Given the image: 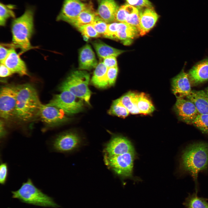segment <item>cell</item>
Instances as JSON below:
<instances>
[{
	"label": "cell",
	"mask_w": 208,
	"mask_h": 208,
	"mask_svg": "<svg viewBox=\"0 0 208 208\" xmlns=\"http://www.w3.org/2000/svg\"><path fill=\"white\" fill-rule=\"evenodd\" d=\"M87 6L79 0H64L57 20L64 21L70 24Z\"/></svg>",
	"instance_id": "12"
},
{
	"label": "cell",
	"mask_w": 208,
	"mask_h": 208,
	"mask_svg": "<svg viewBox=\"0 0 208 208\" xmlns=\"http://www.w3.org/2000/svg\"><path fill=\"white\" fill-rule=\"evenodd\" d=\"M126 9L125 5L119 8L115 16V21L119 22H125L126 18Z\"/></svg>",
	"instance_id": "38"
},
{
	"label": "cell",
	"mask_w": 208,
	"mask_h": 208,
	"mask_svg": "<svg viewBox=\"0 0 208 208\" xmlns=\"http://www.w3.org/2000/svg\"><path fill=\"white\" fill-rule=\"evenodd\" d=\"M118 23L114 22L107 24L105 37L111 39H116Z\"/></svg>",
	"instance_id": "36"
},
{
	"label": "cell",
	"mask_w": 208,
	"mask_h": 208,
	"mask_svg": "<svg viewBox=\"0 0 208 208\" xmlns=\"http://www.w3.org/2000/svg\"><path fill=\"white\" fill-rule=\"evenodd\" d=\"M79 60L80 70H90L95 68L97 65L94 53L88 44H86L80 49Z\"/></svg>",
	"instance_id": "19"
},
{
	"label": "cell",
	"mask_w": 208,
	"mask_h": 208,
	"mask_svg": "<svg viewBox=\"0 0 208 208\" xmlns=\"http://www.w3.org/2000/svg\"><path fill=\"white\" fill-rule=\"evenodd\" d=\"M116 57L113 56L107 57L103 59L102 62L107 68L118 66Z\"/></svg>",
	"instance_id": "39"
},
{
	"label": "cell",
	"mask_w": 208,
	"mask_h": 208,
	"mask_svg": "<svg viewBox=\"0 0 208 208\" xmlns=\"http://www.w3.org/2000/svg\"><path fill=\"white\" fill-rule=\"evenodd\" d=\"M103 157L105 164L118 176L122 179L132 176L135 151L116 155H104Z\"/></svg>",
	"instance_id": "6"
},
{
	"label": "cell",
	"mask_w": 208,
	"mask_h": 208,
	"mask_svg": "<svg viewBox=\"0 0 208 208\" xmlns=\"http://www.w3.org/2000/svg\"><path fill=\"white\" fill-rule=\"evenodd\" d=\"M83 143L81 138L77 133L68 132L57 136L52 141L51 145L53 150L62 153H68L76 150Z\"/></svg>",
	"instance_id": "9"
},
{
	"label": "cell",
	"mask_w": 208,
	"mask_h": 208,
	"mask_svg": "<svg viewBox=\"0 0 208 208\" xmlns=\"http://www.w3.org/2000/svg\"><path fill=\"white\" fill-rule=\"evenodd\" d=\"M7 48L5 47L3 44H1L0 46V60L1 63H2L6 58L9 53L11 49Z\"/></svg>",
	"instance_id": "40"
},
{
	"label": "cell",
	"mask_w": 208,
	"mask_h": 208,
	"mask_svg": "<svg viewBox=\"0 0 208 208\" xmlns=\"http://www.w3.org/2000/svg\"><path fill=\"white\" fill-rule=\"evenodd\" d=\"M146 8L140 12L139 27L140 35H146L155 26L159 16L153 8Z\"/></svg>",
	"instance_id": "17"
},
{
	"label": "cell",
	"mask_w": 208,
	"mask_h": 208,
	"mask_svg": "<svg viewBox=\"0 0 208 208\" xmlns=\"http://www.w3.org/2000/svg\"><path fill=\"white\" fill-rule=\"evenodd\" d=\"M119 7L114 0H100L96 14L107 23L115 21V16Z\"/></svg>",
	"instance_id": "16"
},
{
	"label": "cell",
	"mask_w": 208,
	"mask_h": 208,
	"mask_svg": "<svg viewBox=\"0 0 208 208\" xmlns=\"http://www.w3.org/2000/svg\"><path fill=\"white\" fill-rule=\"evenodd\" d=\"M137 105L140 114L144 115L150 114L155 109L149 97L144 92L139 93Z\"/></svg>",
	"instance_id": "26"
},
{
	"label": "cell",
	"mask_w": 208,
	"mask_h": 208,
	"mask_svg": "<svg viewBox=\"0 0 208 208\" xmlns=\"http://www.w3.org/2000/svg\"><path fill=\"white\" fill-rule=\"evenodd\" d=\"M37 92L29 84L18 86L14 116L27 121L38 114L41 105Z\"/></svg>",
	"instance_id": "3"
},
{
	"label": "cell",
	"mask_w": 208,
	"mask_h": 208,
	"mask_svg": "<svg viewBox=\"0 0 208 208\" xmlns=\"http://www.w3.org/2000/svg\"><path fill=\"white\" fill-rule=\"evenodd\" d=\"M96 12L90 6H87L70 24L76 28L81 25L91 24L96 16Z\"/></svg>",
	"instance_id": "25"
},
{
	"label": "cell",
	"mask_w": 208,
	"mask_h": 208,
	"mask_svg": "<svg viewBox=\"0 0 208 208\" xmlns=\"http://www.w3.org/2000/svg\"><path fill=\"white\" fill-rule=\"evenodd\" d=\"M208 168V142H198L187 146L179 159L178 171L181 175L190 174L197 186L198 173Z\"/></svg>",
	"instance_id": "1"
},
{
	"label": "cell",
	"mask_w": 208,
	"mask_h": 208,
	"mask_svg": "<svg viewBox=\"0 0 208 208\" xmlns=\"http://www.w3.org/2000/svg\"><path fill=\"white\" fill-rule=\"evenodd\" d=\"M139 94L136 92L129 91L119 98L129 113L134 114H140L137 105Z\"/></svg>",
	"instance_id": "24"
},
{
	"label": "cell",
	"mask_w": 208,
	"mask_h": 208,
	"mask_svg": "<svg viewBox=\"0 0 208 208\" xmlns=\"http://www.w3.org/2000/svg\"><path fill=\"white\" fill-rule=\"evenodd\" d=\"M206 93L208 95V87L204 90Z\"/></svg>",
	"instance_id": "43"
},
{
	"label": "cell",
	"mask_w": 208,
	"mask_h": 208,
	"mask_svg": "<svg viewBox=\"0 0 208 208\" xmlns=\"http://www.w3.org/2000/svg\"><path fill=\"white\" fill-rule=\"evenodd\" d=\"M13 73L4 64L1 63L0 67V76L5 77L10 76Z\"/></svg>",
	"instance_id": "41"
},
{
	"label": "cell",
	"mask_w": 208,
	"mask_h": 208,
	"mask_svg": "<svg viewBox=\"0 0 208 208\" xmlns=\"http://www.w3.org/2000/svg\"><path fill=\"white\" fill-rule=\"evenodd\" d=\"M125 22L137 28L139 30L140 11L137 8L129 4H126Z\"/></svg>",
	"instance_id": "28"
},
{
	"label": "cell",
	"mask_w": 208,
	"mask_h": 208,
	"mask_svg": "<svg viewBox=\"0 0 208 208\" xmlns=\"http://www.w3.org/2000/svg\"><path fill=\"white\" fill-rule=\"evenodd\" d=\"M89 74L85 71L77 70L72 72L60 87L62 91H68L76 96L89 104L91 92L88 87Z\"/></svg>",
	"instance_id": "5"
},
{
	"label": "cell",
	"mask_w": 208,
	"mask_h": 208,
	"mask_svg": "<svg viewBox=\"0 0 208 208\" xmlns=\"http://www.w3.org/2000/svg\"><path fill=\"white\" fill-rule=\"evenodd\" d=\"M16 6L13 4H5L1 2L0 4V25L4 26L8 19L15 16L14 10Z\"/></svg>",
	"instance_id": "29"
},
{
	"label": "cell",
	"mask_w": 208,
	"mask_h": 208,
	"mask_svg": "<svg viewBox=\"0 0 208 208\" xmlns=\"http://www.w3.org/2000/svg\"><path fill=\"white\" fill-rule=\"evenodd\" d=\"M188 74L191 86H196L208 81V58L197 63Z\"/></svg>",
	"instance_id": "15"
},
{
	"label": "cell",
	"mask_w": 208,
	"mask_h": 208,
	"mask_svg": "<svg viewBox=\"0 0 208 208\" xmlns=\"http://www.w3.org/2000/svg\"><path fill=\"white\" fill-rule=\"evenodd\" d=\"M12 193V198L27 204L53 208L58 206L51 197L37 188L29 178L18 190Z\"/></svg>",
	"instance_id": "4"
},
{
	"label": "cell",
	"mask_w": 208,
	"mask_h": 208,
	"mask_svg": "<svg viewBox=\"0 0 208 208\" xmlns=\"http://www.w3.org/2000/svg\"><path fill=\"white\" fill-rule=\"evenodd\" d=\"M18 86L2 87L0 93V115L5 119L14 116Z\"/></svg>",
	"instance_id": "8"
},
{
	"label": "cell",
	"mask_w": 208,
	"mask_h": 208,
	"mask_svg": "<svg viewBox=\"0 0 208 208\" xmlns=\"http://www.w3.org/2000/svg\"><path fill=\"white\" fill-rule=\"evenodd\" d=\"M131 141L126 138L120 135L112 136L104 146L103 155H116L135 152Z\"/></svg>",
	"instance_id": "11"
},
{
	"label": "cell",
	"mask_w": 208,
	"mask_h": 208,
	"mask_svg": "<svg viewBox=\"0 0 208 208\" xmlns=\"http://www.w3.org/2000/svg\"><path fill=\"white\" fill-rule=\"evenodd\" d=\"M107 68L103 62L97 64L91 79L94 85L99 88H105L109 86L107 77Z\"/></svg>",
	"instance_id": "23"
},
{
	"label": "cell",
	"mask_w": 208,
	"mask_h": 208,
	"mask_svg": "<svg viewBox=\"0 0 208 208\" xmlns=\"http://www.w3.org/2000/svg\"><path fill=\"white\" fill-rule=\"evenodd\" d=\"M109 113L122 118H125L129 114L128 110L121 102L119 99L113 102L109 110Z\"/></svg>",
	"instance_id": "30"
},
{
	"label": "cell",
	"mask_w": 208,
	"mask_h": 208,
	"mask_svg": "<svg viewBox=\"0 0 208 208\" xmlns=\"http://www.w3.org/2000/svg\"><path fill=\"white\" fill-rule=\"evenodd\" d=\"M186 98L194 103L199 114H208V95L204 90H192Z\"/></svg>",
	"instance_id": "21"
},
{
	"label": "cell",
	"mask_w": 208,
	"mask_h": 208,
	"mask_svg": "<svg viewBox=\"0 0 208 208\" xmlns=\"http://www.w3.org/2000/svg\"><path fill=\"white\" fill-rule=\"evenodd\" d=\"M8 167L6 163H2L0 166V183L4 184L7 181L8 176Z\"/></svg>",
	"instance_id": "37"
},
{
	"label": "cell",
	"mask_w": 208,
	"mask_h": 208,
	"mask_svg": "<svg viewBox=\"0 0 208 208\" xmlns=\"http://www.w3.org/2000/svg\"><path fill=\"white\" fill-rule=\"evenodd\" d=\"M129 4L138 9L144 8H153L151 3L148 0H126Z\"/></svg>",
	"instance_id": "34"
},
{
	"label": "cell",
	"mask_w": 208,
	"mask_h": 208,
	"mask_svg": "<svg viewBox=\"0 0 208 208\" xmlns=\"http://www.w3.org/2000/svg\"><path fill=\"white\" fill-rule=\"evenodd\" d=\"M118 72V66L107 68V77L109 86H112L115 83Z\"/></svg>",
	"instance_id": "35"
},
{
	"label": "cell",
	"mask_w": 208,
	"mask_h": 208,
	"mask_svg": "<svg viewBox=\"0 0 208 208\" xmlns=\"http://www.w3.org/2000/svg\"><path fill=\"white\" fill-rule=\"evenodd\" d=\"M38 114L43 122L50 125H56L67 119L63 110L48 104H41Z\"/></svg>",
	"instance_id": "13"
},
{
	"label": "cell",
	"mask_w": 208,
	"mask_h": 208,
	"mask_svg": "<svg viewBox=\"0 0 208 208\" xmlns=\"http://www.w3.org/2000/svg\"><path fill=\"white\" fill-rule=\"evenodd\" d=\"M92 44L98 56L103 59L111 56L116 57L125 51L113 48L99 40L93 41Z\"/></svg>",
	"instance_id": "22"
},
{
	"label": "cell",
	"mask_w": 208,
	"mask_h": 208,
	"mask_svg": "<svg viewBox=\"0 0 208 208\" xmlns=\"http://www.w3.org/2000/svg\"><path fill=\"white\" fill-rule=\"evenodd\" d=\"M83 100L70 92L64 90L55 95L48 104L61 109L65 114H72L82 110L84 107Z\"/></svg>",
	"instance_id": "7"
},
{
	"label": "cell",
	"mask_w": 208,
	"mask_h": 208,
	"mask_svg": "<svg viewBox=\"0 0 208 208\" xmlns=\"http://www.w3.org/2000/svg\"><path fill=\"white\" fill-rule=\"evenodd\" d=\"M91 24L100 36H105L107 26V23L96 16L95 20Z\"/></svg>",
	"instance_id": "33"
},
{
	"label": "cell",
	"mask_w": 208,
	"mask_h": 208,
	"mask_svg": "<svg viewBox=\"0 0 208 208\" xmlns=\"http://www.w3.org/2000/svg\"><path fill=\"white\" fill-rule=\"evenodd\" d=\"M77 28L83 36H86L89 38L101 36L91 24L81 25Z\"/></svg>",
	"instance_id": "32"
},
{
	"label": "cell",
	"mask_w": 208,
	"mask_h": 208,
	"mask_svg": "<svg viewBox=\"0 0 208 208\" xmlns=\"http://www.w3.org/2000/svg\"><path fill=\"white\" fill-rule=\"evenodd\" d=\"M172 90L177 98L186 97L191 92V84L188 73L183 68L172 79Z\"/></svg>",
	"instance_id": "14"
},
{
	"label": "cell",
	"mask_w": 208,
	"mask_h": 208,
	"mask_svg": "<svg viewBox=\"0 0 208 208\" xmlns=\"http://www.w3.org/2000/svg\"><path fill=\"white\" fill-rule=\"evenodd\" d=\"M197 192L190 194L183 204L187 208H208V199L198 197Z\"/></svg>",
	"instance_id": "27"
},
{
	"label": "cell",
	"mask_w": 208,
	"mask_h": 208,
	"mask_svg": "<svg viewBox=\"0 0 208 208\" xmlns=\"http://www.w3.org/2000/svg\"><path fill=\"white\" fill-rule=\"evenodd\" d=\"M139 35V31L136 27L126 22L118 23L116 39L120 40L124 44L127 45Z\"/></svg>",
	"instance_id": "20"
},
{
	"label": "cell",
	"mask_w": 208,
	"mask_h": 208,
	"mask_svg": "<svg viewBox=\"0 0 208 208\" xmlns=\"http://www.w3.org/2000/svg\"><path fill=\"white\" fill-rule=\"evenodd\" d=\"M13 73L20 75H28L26 64L16 52L14 49L12 47L8 55L2 63Z\"/></svg>",
	"instance_id": "18"
},
{
	"label": "cell",
	"mask_w": 208,
	"mask_h": 208,
	"mask_svg": "<svg viewBox=\"0 0 208 208\" xmlns=\"http://www.w3.org/2000/svg\"><path fill=\"white\" fill-rule=\"evenodd\" d=\"M173 109L179 119L187 124L192 125L199 114L194 103L186 98H177Z\"/></svg>",
	"instance_id": "10"
},
{
	"label": "cell",
	"mask_w": 208,
	"mask_h": 208,
	"mask_svg": "<svg viewBox=\"0 0 208 208\" xmlns=\"http://www.w3.org/2000/svg\"><path fill=\"white\" fill-rule=\"evenodd\" d=\"M34 10L28 7L20 17L12 22V46L20 48L24 52L32 48L30 39L34 30Z\"/></svg>",
	"instance_id": "2"
},
{
	"label": "cell",
	"mask_w": 208,
	"mask_h": 208,
	"mask_svg": "<svg viewBox=\"0 0 208 208\" xmlns=\"http://www.w3.org/2000/svg\"><path fill=\"white\" fill-rule=\"evenodd\" d=\"M192 125L208 136V114H199Z\"/></svg>",
	"instance_id": "31"
},
{
	"label": "cell",
	"mask_w": 208,
	"mask_h": 208,
	"mask_svg": "<svg viewBox=\"0 0 208 208\" xmlns=\"http://www.w3.org/2000/svg\"><path fill=\"white\" fill-rule=\"evenodd\" d=\"M83 39L85 41H87L89 39V38L88 37L86 36H83Z\"/></svg>",
	"instance_id": "42"
}]
</instances>
